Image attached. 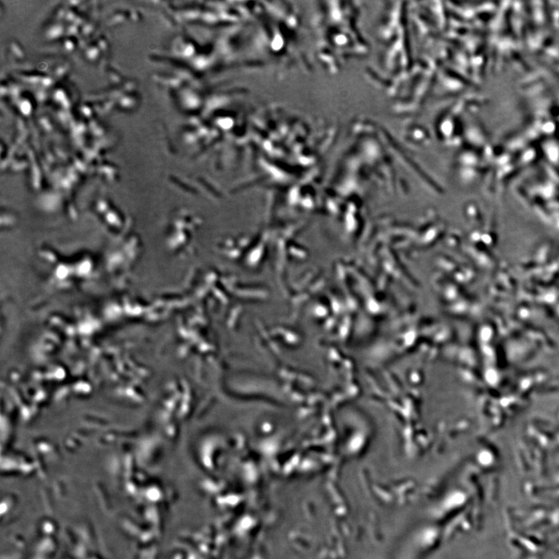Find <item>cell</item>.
<instances>
[]
</instances>
